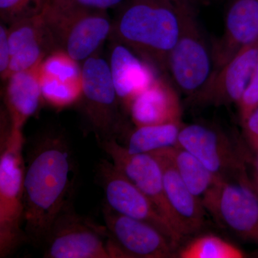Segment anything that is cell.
<instances>
[{
    "label": "cell",
    "mask_w": 258,
    "mask_h": 258,
    "mask_svg": "<svg viewBox=\"0 0 258 258\" xmlns=\"http://www.w3.org/2000/svg\"><path fill=\"white\" fill-rule=\"evenodd\" d=\"M76 182L66 134L47 128L37 134L29 146L24 180V230L29 243L42 246L55 219L74 203Z\"/></svg>",
    "instance_id": "cell-1"
},
{
    "label": "cell",
    "mask_w": 258,
    "mask_h": 258,
    "mask_svg": "<svg viewBox=\"0 0 258 258\" xmlns=\"http://www.w3.org/2000/svg\"><path fill=\"white\" fill-rule=\"evenodd\" d=\"M197 12L160 0H129L120 5L111 38L132 49L155 69L166 71L185 20Z\"/></svg>",
    "instance_id": "cell-2"
},
{
    "label": "cell",
    "mask_w": 258,
    "mask_h": 258,
    "mask_svg": "<svg viewBox=\"0 0 258 258\" xmlns=\"http://www.w3.org/2000/svg\"><path fill=\"white\" fill-rule=\"evenodd\" d=\"M23 129L15 128L4 110L0 129V257H7L27 243L25 205Z\"/></svg>",
    "instance_id": "cell-3"
},
{
    "label": "cell",
    "mask_w": 258,
    "mask_h": 258,
    "mask_svg": "<svg viewBox=\"0 0 258 258\" xmlns=\"http://www.w3.org/2000/svg\"><path fill=\"white\" fill-rule=\"evenodd\" d=\"M81 108L88 130L98 143L121 139L129 132L123 107L115 91L108 61L99 54L91 56L82 64Z\"/></svg>",
    "instance_id": "cell-4"
},
{
    "label": "cell",
    "mask_w": 258,
    "mask_h": 258,
    "mask_svg": "<svg viewBox=\"0 0 258 258\" xmlns=\"http://www.w3.org/2000/svg\"><path fill=\"white\" fill-rule=\"evenodd\" d=\"M176 89L188 99L199 102L218 71L215 47L197 18L189 13L166 63Z\"/></svg>",
    "instance_id": "cell-5"
},
{
    "label": "cell",
    "mask_w": 258,
    "mask_h": 258,
    "mask_svg": "<svg viewBox=\"0 0 258 258\" xmlns=\"http://www.w3.org/2000/svg\"><path fill=\"white\" fill-rule=\"evenodd\" d=\"M42 15L58 49L79 62L98 53L113 32L107 12L64 9L47 0Z\"/></svg>",
    "instance_id": "cell-6"
},
{
    "label": "cell",
    "mask_w": 258,
    "mask_h": 258,
    "mask_svg": "<svg viewBox=\"0 0 258 258\" xmlns=\"http://www.w3.org/2000/svg\"><path fill=\"white\" fill-rule=\"evenodd\" d=\"M42 246L46 258H122L106 227L79 215L74 203L55 219Z\"/></svg>",
    "instance_id": "cell-7"
},
{
    "label": "cell",
    "mask_w": 258,
    "mask_h": 258,
    "mask_svg": "<svg viewBox=\"0 0 258 258\" xmlns=\"http://www.w3.org/2000/svg\"><path fill=\"white\" fill-rule=\"evenodd\" d=\"M202 203L217 221L258 244V195L247 174L237 179L219 180Z\"/></svg>",
    "instance_id": "cell-8"
},
{
    "label": "cell",
    "mask_w": 258,
    "mask_h": 258,
    "mask_svg": "<svg viewBox=\"0 0 258 258\" xmlns=\"http://www.w3.org/2000/svg\"><path fill=\"white\" fill-rule=\"evenodd\" d=\"M178 145L193 154L219 179H237L246 174L242 153L232 139L215 125L183 123Z\"/></svg>",
    "instance_id": "cell-9"
},
{
    "label": "cell",
    "mask_w": 258,
    "mask_h": 258,
    "mask_svg": "<svg viewBox=\"0 0 258 258\" xmlns=\"http://www.w3.org/2000/svg\"><path fill=\"white\" fill-rule=\"evenodd\" d=\"M96 181L103 189L105 204L113 211L150 224L167 236L176 245L181 237L161 215L145 194L109 161L101 160L96 166Z\"/></svg>",
    "instance_id": "cell-10"
},
{
    "label": "cell",
    "mask_w": 258,
    "mask_h": 258,
    "mask_svg": "<svg viewBox=\"0 0 258 258\" xmlns=\"http://www.w3.org/2000/svg\"><path fill=\"white\" fill-rule=\"evenodd\" d=\"M102 214L108 237L123 258H166L175 254L178 246L150 224L120 215L105 203Z\"/></svg>",
    "instance_id": "cell-11"
},
{
    "label": "cell",
    "mask_w": 258,
    "mask_h": 258,
    "mask_svg": "<svg viewBox=\"0 0 258 258\" xmlns=\"http://www.w3.org/2000/svg\"><path fill=\"white\" fill-rule=\"evenodd\" d=\"M98 144L111 158L116 169L150 199L161 215L179 234L166 200L162 167L157 157L152 154H132L115 139Z\"/></svg>",
    "instance_id": "cell-12"
},
{
    "label": "cell",
    "mask_w": 258,
    "mask_h": 258,
    "mask_svg": "<svg viewBox=\"0 0 258 258\" xmlns=\"http://www.w3.org/2000/svg\"><path fill=\"white\" fill-rule=\"evenodd\" d=\"M8 40L11 53L9 76L38 66L58 49L42 14L9 25Z\"/></svg>",
    "instance_id": "cell-13"
},
{
    "label": "cell",
    "mask_w": 258,
    "mask_h": 258,
    "mask_svg": "<svg viewBox=\"0 0 258 258\" xmlns=\"http://www.w3.org/2000/svg\"><path fill=\"white\" fill-rule=\"evenodd\" d=\"M258 63V40L239 50L217 71L198 103L237 104Z\"/></svg>",
    "instance_id": "cell-14"
},
{
    "label": "cell",
    "mask_w": 258,
    "mask_h": 258,
    "mask_svg": "<svg viewBox=\"0 0 258 258\" xmlns=\"http://www.w3.org/2000/svg\"><path fill=\"white\" fill-rule=\"evenodd\" d=\"M109 64L112 80L123 110L157 79L155 68L123 44L113 40Z\"/></svg>",
    "instance_id": "cell-15"
},
{
    "label": "cell",
    "mask_w": 258,
    "mask_h": 258,
    "mask_svg": "<svg viewBox=\"0 0 258 258\" xmlns=\"http://www.w3.org/2000/svg\"><path fill=\"white\" fill-rule=\"evenodd\" d=\"M160 162L166 200L175 220L176 230L182 239L203 228L205 210L201 200L184 184L167 157L159 152L151 153Z\"/></svg>",
    "instance_id": "cell-16"
},
{
    "label": "cell",
    "mask_w": 258,
    "mask_h": 258,
    "mask_svg": "<svg viewBox=\"0 0 258 258\" xmlns=\"http://www.w3.org/2000/svg\"><path fill=\"white\" fill-rule=\"evenodd\" d=\"M257 40L258 0H231L223 35L214 45L218 71L239 50Z\"/></svg>",
    "instance_id": "cell-17"
},
{
    "label": "cell",
    "mask_w": 258,
    "mask_h": 258,
    "mask_svg": "<svg viewBox=\"0 0 258 258\" xmlns=\"http://www.w3.org/2000/svg\"><path fill=\"white\" fill-rule=\"evenodd\" d=\"M135 126L181 122V102L175 88L158 77L131 103L128 109Z\"/></svg>",
    "instance_id": "cell-18"
},
{
    "label": "cell",
    "mask_w": 258,
    "mask_h": 258,
    "mask_svg": "<svg viewBox=\"0 0 258 258\" xmlns=\"http://www.w3.org/2000/svg\"><path fill=\"white\" fill-rule=\"evenodd\" d=\"M40 64L10 75L5 81L3 109L15 128L23 129L43 103L39 74Z\"/></svg>",
    "instance_id": "cell-19"
},
{
    "label": "cell",
    "mask_w": 258,
    "mask_h": 258,
    "mask_svg": "<svg viewBox=\"0 0 258 258\" xmlns=\"http://www.w3.org/2000/svg\"><path fill=\"white\" fill-rule=\"evenodd\" d=\"M159 152L167 157L184 184L201 201L214 185L221 179L214 175L193 154L179 145Z\"/></svg>",
    "instance_id": "cell-20"
},
{
    "label": "cell",
    "mask_w": 258,
    "mask_h": 258,
    "mask_svg": "<svg viewBox=\"0 0 258 258\" xmlns=\"http://www.w3.org/2000/svg\"><path fill=\"white\" fill-rule=\"evenodd\" d=\"M182 122L140 125L129 131L123 147L132 154H151L178 145Z\"/></svg>",
    "instance_id": "cell-21"
},
{
    "label": "cell",
    "mask_w": 258,
    "mask_h": 258,
    "mask_svg": "<svg viewBox=\"0 0 258 258\" xmlns=\"http://www.w3.org/2000/svg\"><path fill=\"white\" fill-rule=\"evenodd\" d=\"M181 258H242V249L218 236L208 234L198 236L180 249Z\"/></svg>",
    "instance_id": "cell-22"
},
{
    "label": "cell",
    "mask_w": 258,
    "mask_h": 258,
    "mask_svg": "<svg viewBox=\"0 0 258 258\" xmlns=\"http://www.w3.org/2000/svg\"><path fill=\"white\" fill-rule=\"evenodd\" d=\"M40 81L43 103L51 108L60 111L79 103L82 96V81H63L40 74Z\"/></svg>",
    "instance_id": "cell-23"
},
{
    "label": "cell",
    "mask_w": 258,
    "mask_h": 258,
    "mask_svg": "<svg viewBox=\"0 0 258 258\" xmlns=\"http://www.w3.org/2000/svg\"><path fill=\"white\" fill-rule=\"evenodd\" d=\"M39 72L42 76L60 81H82V66L60 49L51 52L42 60Z\"/></svg>",
    "instance_id": "cell-24"
},
{
    "label": "cell",
    "mask_w": 258,
    "mask_h": 258,
    "mask_svg": "<svg viewBox=\"0 0 258 258\" xmlns=\"http://www.w3.org/2000/svg\"><path fill=\"white\" fill-rule=\"evenodd\" d=\"M47 0H0L2 23L9 25L42 14Z\"/></svg>",
    "instance_id": "cell-25"
},
{
    "label": "cell",
    "mask_w": 258,
    "mask_h": 258,
    "mask_svg": "<svg viewBox=\"0 0 258 258\" xmlns=\"http://www.w3.org/2000/svg\"><path fill=\"white\" fill-rule=\"evenodd\" d=\"M123 1L124 0H47V3L64 9L107 12L120 6Z\"/></svg>",
    "instance_id": "cell-26"
},
{
    "label": "cell",
    "mask_w": 258,
    "mask_h": 258,
    "mask_svg": "<svg viewBox=\"0 0 258 258\" xmlns=\"http://www.w3.org/2000/svg\"><path fill=\"white\" fill-rule=\"evenodd\" d=\"M237 105L242 122L258 106V63L252 79Z\"/></svg>",
    "instance_id": "cell-27"
},
{
    "label": "cell",
    "mask_w": 258,
    "mask_h": 258,
    "mask_svg": "<svg viewBox=\"0 0 258 258\" xmlns=\"http://www.w3.org/2000/svg\"><path fill=\"white\" fill-rule=\"evenodd\" d=\"M11 53L9 40H8V27L2 23L0 25V74L3 81H6L9 76Z\"/></svg>",
    "instance_id": "cell-28"
},
{
    "label": "cell",
    "mask_w": 258,
    "mask_h": 258,
    "mask_svg": "<svg viewBox=\"0 0 258 258\" xmlns=\"http://www.w3.org/2000/svg\"><path fill=\"white\" fill-rule=\"evenodd\" d=\"M247 137H258V106L242 122Z\"/></svg>",
    "instance_id": "cell-29"
},
{
    "label": "cell",
    "mask_w": 258,
    "mask_h": 258,
    "mask_svg": "<svg viewBox=\"0 0 258 258\" xmlns=\"http://www.w3.org/2000/svg\"><path fill=\"white\" fill-rule=\"evenodd\" d=\"M160 1L167 2L181 8L197 10L199 4L201 3L203 0H160Z\"/></svg>",
    "instance_id": "cell-30"
},
{
    "label": "cell",
    "mask_w": 258,
    "mask_h": 258,
    "mask_svg": "<svg viewBox=\"0 0 258 258\" xmlns=\"http://www.w3.org/2000/svg\"><path fill=\"white\" fill-rule=\"evenodd\" d=\"M251 147L253 150L254 155V168H255V174L254 179L258 181V137H247Z\"/></svg>",
    "instance_id": "cell-31"
},
{
    "label": "cell",
    "mask_w": 258,
    "mask_h": 258,
    "mask_svg": "<svg viewBox=\"0 0 258 258\" xmlns=\"http://www.w3.org/2000/svg\"><path fill=\"white\" fill-rule=\"evenodd\" d=\"M251 183H252V186H253L254 189L255 190L256 192H257L258 195V181L253 179L251 180Z\"/></svg>",
    "instance_id": "cell-32"
}]
</instances>
